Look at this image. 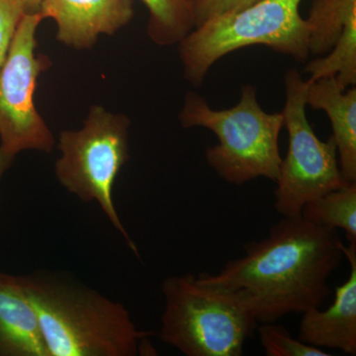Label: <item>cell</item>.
Instances as JSON below:
<instances>
[{
    "mask_svg": "<svg viewBox=\"0 0 356 356\" xmlns=\"http://www.w3.org/2000/svg\"><path fill=\"white\" fill-rule=\"evenodd\" d=\"M309 51L323 56L309 63V83L332 76L343 89L356 83V0H313L306 19Z\"/></svg>",
    "mask_w": 356,
    "mask_h": 356,
    "instance_id": "9c48e42d",
    "label": "cell"
},
{
    "mask_svg": "<svg viewBox=\"0 0 356 356\" xmlns=\"http://www.w3.org/2000/svg\"><path fill=\"white\" fill-rule=\"evenodd\" d=\"M130 120L99 105L91 106L83 128L64 131L58 138L60 158L56 161V177L64 188L83 202H95L123 236L128 247L139 257L117 212L113 199L115 181L130 159Z\"/></svg>",
    "mask_w": 356,
    "mask_h": 356,
    "instance_id": "8992f818",
    "label": "cell"
},
{
    "mask_svg": "<svg viewBox=\"0 0 356 356\" xmlns=\"http://www.w3.org/2000/svg\"><path fill=\"white\" fill-rule=\"evenodd\" d=\"M284 83L286 102L282 114L288 149L275 181L273 206L281 216L294 217L301 215L305 204L348 182L339 168L334 138L318 139L307 118L308 81L292 69L285 74Z\"/></svg>",
    "mask_w": 356,
    "mask_h": 356,
    "instance_id": "52a82bcc",
    "label": "cell"
},
{
    "mask_svg": "<svg viewBox=\"0 0 356 356\" xmlns=\"http://www.w3.org/2000/svg\"><path fill=\"white\" fill-rule=\"evenodd\" d=\"M161 292L163 343L186 356L243 355L259 323L240 293L193 273L165 278Z\"/></svg>",
    "mask_w": 356,
    "mask_h": 356,
    "instance_id": "3957f363",
    "label": "cell"
},
{
    "mask_svg": "<svg viewBox=\"0 0 356 356\" xmlns=\"http://www.w3.org/2000/svg\"><path fill=\"white\" fill-rule=\"evenodd\" d=\"M50 356H136L153 332L140 331L120 302L65 274L20 275Z\"/></svg>",
    "mask_w": 356,
    "mask_h": 356,
    "instance_id": "7a4b0ae2",
    "label": "cell"
},
{
    "mask_svg": "<svg viewBox=\"0 0 356 356\" xmlns=\"http://www.w3.org/2000/svg\"><path fill=\"white\" fill-rule=\"evenodd\" d=\"M38 13H25L0 69V149L16 156L23 151L51 153L55 138L39 114L34 97L46 58L36 55Z\"/></svg>",
    "mask_w": 356,
    "mask_h": 356,
    "instance_id": "ba28073f",
    "label": "cell"
},
{
    "mask_svg": "<svg viewBox=\"0 0 356 356\" xmlns=\"http://www.w3.org/2000/svg\"><path fill=\"white\" fill-rule=\"evenodd\" d=\"M301 216L317 226L343 229L348 243L356 242V182L305 204Z\"/></svg>",
    "mask_w": 356,
    "mask_h": 356,
    "instance_id": "5bb4252c",
    "label": "cell"
},
{
    "mask_svg": "<svg viewBox=\"0 0 356 356\" xmlns=\"http://www.w3.org/2000/svg\"><path fill=\"white\" fill-rule=\"evenodd\" d=\"M192 1H193L196 27L210 18L238 10L259 0H192Z\"/></svg>",
    "mask_w": 356,
    "mask_h": 356,
    "instance_id": "ac0fdd59",
    "label": "cell"
},
{
    "mask_svg": "<svg viewBox=\"0 0 356 356\" xmlns=\"http://www.w3.org/2000/svg\"><path fill=\"white\" fill-rule=\"evenodd\" d=\"M302 0H259L196 26L179 43L185 79L200 86L212 65L245 47L261 44L304 62L310 55L309 27Z\"/></svg>",
    "mask_w": 356,
    "mask_h": 356,
    "instance_id": "5b68a950",
    "label": "cell"
},
{
    "mask_svg": "<svg viewBox=\"0 0 356 356\" xmlns=\"http://www.w3.org/2000/svg\"><path fill=\"white\" fill-rule=\"evenodd\" d=\"M0 356H50L20 275L0 271Z\"/></svg>",
    "mask_w": 356,
    "mask_h": 356,
    "instance_id": "7c38bea8",
    "label": "cell"
},
{
    "mask_svg": "<svg viewBox=\"0 0 356 356\" xmlns=\"http://www.w3.org/2000/svg\"><path fill=\"white\" fill-rule=\"evenodd\" d=\"M149 13L147 33L161 46L179 44L195 27L192 0H140Z\"/></svg>",
    "mask_w": 356,
    "mask_h": 356,
    "instance_id": "9a60e30c",
    "label": "cell"
},
{
    "mask_svg": "<svg viewBox=\"0 0 356 356\" xmlns=\"http://www.w3.org/2000/svg\"><path fill=\"white\" fill-rule=\"evenodd\" d=\"M178 119L184 129L202 127L216 135L218 144L207 149L206 161L224 181L243 185L261 177L277 180L283 114L264 111L252 84L243 86L236 106L225 110L211 108L203 96L191 91Z\"/></svg>",
    "mask_w": 356,
    "mask_h": 356,
    "instance_id": "277c9868",
    "label": "cell"
},
{
    "mask_svg": "<svg viewBox=\"0 0 356 356\" xmlns=\"http://www.w3.org/2000/svg\"><path fill=\"white\" fill-rule=\"evenodd\" d=\"M14 159H15V156L13 154L6 153V151L0 149V180L2 179L7 170L13 165Z\"/></svg>",
    "mask_w": 356,
    "mask_h": 356,
    "instance_id": "d6986e66",
    "label": "cell"
},
{
    "mask_svg": "<svg viewBox=\"0 0 356 356\" xmlns=\"http://www.w3.org/2000/svg\"><path fill=\"white\" fill-rule=\"evenodd\" d=\"M24 4L26 13H37L43 0H22Z\"/></svg>",
    "mask_w": 356,
    "mask_h": 356,
    "instance_id": "ffe728a7",
    "label": "cell"
},
{
    "mask_svg": "<svg viewBox=\"0 0 356 356\" xmlns=\"http://www.w3.org/2000/svg\"><path fill=\"white\" fill-rule=\"evenodd\" d=\"M343 254L350 262L348 280L336 288L329 308H314L301 314L300 341L316 348L339 350L356 355V242L344 245Z\"/></svg>",
    "mask_w": 356,
    "mask_h": 356,
    "instance_id": "8fae6325",
    "label": "cell"
},
{
    "mask_svg": "<svg viewBox=\"0 0 356 356\" xmlns=\"http://www.w3.org/2000/svg\"><path fill=\"white\" fill-rule=\"evenodd\" d=\"M307 105L323 110L331 120L339 168L348 184L356 182V88L343 89L334 77L308 81Z\"/></svg>",
    "mask_w": 356,
    "mask_h": 356,
    "instance_id": "4fadbf2b",
    "label": "cell"
},
{
    "mask_svg": "<svg viewBox=\"0 0 356 356\" xmlns=\"http://www.w3.org/2000/svg\"><path fill=\"white\" fill-rule=\"evenodd\" d=\"M343 248L337 229L301 215L283 217L266 238L243 245V257L227 261L219 273L199 275L240 293L259 325L277 323L324 304Z\"/></svg>",
    "mask_w": 356,
    "mask_h": 356,
    "instance_id": "6da1fadb",
    "label": "cell"
},
{
    "mask_svg": "<svg viewBox=\"0 0 356 356\" xmlns=\"http://www.w3.org/2000/svg\"><path fill=\"white\" fill-rule=\"evenodd\" d=\"M37 13L55 21L60 43L83 50L125 27L134 8L132 0H43Z\"/></svg>",
    "mask_w": 356,
    "mask_h": 356,
    "instance_id": "30bf717a",
    "label": "cell"
},
{
    "mask_svg": "<svg viewBox=\"0 0 356 356\" xmlns=\"http://www.w3.org/2000/svg\"><path fill=\"white\" fill-rule=\"evenodd\" d=\"M259 341L267 356H330L322 348L294 339L283 325L276 323L259 324L257 329Z\"/></svg>",
    "mask_w": 356,
    "mask_h": 356,
    "instance_id": "2e32d148",
    "label": "cell"
},
{
    "mask_svg": "<svg viewBox=\"0 0 356 356\" xmlns=\"http://www.w3.org/2000/svg\"><path fill=\"white\" fill-rule=\"evenodd\" d=\"M25 13L22 0H0V69L6 62L16 30Z\"/></svg>",
    "mask_w": 356,
    "mask_h": 356,
    "instance_id": "e0dca14e",
    "label": "cell"
}]
</instances>
